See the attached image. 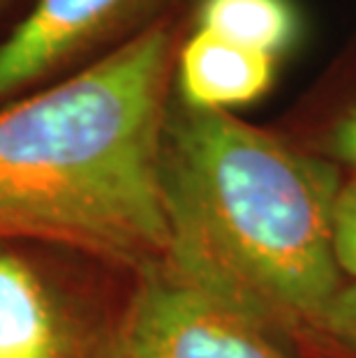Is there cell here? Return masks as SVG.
<instances>
[{"instance_id":"6da1fadb","label":"cell","mask_w":356,"mask_h":358,"mask_svg":"<svg viewBox=\"0 0 356 358\" xmlns=\"http://www.w3.org/2000/svg\"><path fill=\"white\" fill-rule=\"evenodd\" d=\"M338 171L232 113L169 111L162 148L169 278L278 338L324 333L343 289Z\"/></svg>"},{"instance_id":"7a4b0ae2","label":"cell","mask_w":356,"mask_h":358,"mask_svg":"<svg viewBox=\"0 0 356 358\" xmlns=\"http://www.w3.org/2000/svg\"><path fill=\"white\" fill-rule=\"evenodd\" d=\"M173 40L141 28L97 63L0 109V245L44 241L143 273L162 264Z\"/></svg>"},{"instance_id":"277c9868","label":"cell","mask_w":356,"mask_h":358,"mask_svg":"<svg viewBox=\"0 0 356 358\" xmlns=\"http://www.w3.org/2000/svg\"><path fill=\"white\" fill-rule=\"evenodd\" d=\"M176 0H35L0 44V102Z\"/></svg>"},{"instance_id":"9c48e42d","label":"cell","mask_w":356,"mask_h":358,"mask_svg":"<svg viewBox=\"0 0 356 358\" xmlns=\"http://www.w3.org/2000/svg\"><path fill=\"white\" fill-rule=\"evenodd\" d=\"M324 333L331 335L340 345L356 349V282L345 285L331 303Z\"/></svg>"},{"instance_id":"8992f818","label":"cell","mask_w":356,"mask_h":358,"mask_svg":"<svg viewBox=\"0 0 356 358\" xmlns=\"http://www.w3.org/2000/svg\"><path fill=\"white\" fill-rule=\"evenodd\" d=\"M273 56L241 47L208 30L197 33L178 51L176 79L183 106L229 113L259 100L276 77Z\"/></svg>"},{"instance_id":"5b68a950","label":"cell","mask_w":356,"mask_h":358,"mask_svg":"<svg viewBox=\"0 0 356 358\" xmlns=\"http://www.w3.org/2000/svg\"><path fill=\"white\" fill-rule=\"evenodd\" d=\"M0 358H83L79 331L54 287L0 245Z\"/></svg>"},{"instance_id":"ba28073f","label":"cell","mask_w":356,"mask_h":358,"mask_svg":"<svg viewBox=\"0 0 356 358\" xmlns=\"http://www.w3.org/2000/svg\"><path fill=\"white\" fill-rule=\"evenodd\" d=\"M333 245L340 273L356 280V173L343 182L333 215Z\"/></svg>"},{"instance_id":"30bf717a","label":"cell","mask_w":356,"mask_h":358,"mask_svg":"<svg viewBox=\"0 0 356 358\" xmlns=\"http://www.w3.org/2000/svg\"><path fill=\"white\" fill-rule=\"evenodd\" d=\"M333 153L338 159H343L356 173V109H352L333 129L331 136Z\"/></svg>"},{"instance_id":"52a82bcc","label":"cell","mask_w":356,"mask_h":358,"mask_svg":"<svg viewBox=\"0 0 356 358\" xmlns=\"http://www.w3.org/2000/svg\"><path fill=\"white\" fill-rule=\"evenodd\" d=\"M199 28L278 58L292 47L299 17L292 0H201Z\"/></svg>"},{"instance_id":"3957f363","label":"cell","mask_w":356,"mask_h":358,"mask_svg":"<svg viewBox=\"0 0 356 358\" xmlns=\"http://www.w3.org/2000/svg\"><path fill=\"white\" fill-rule=\"evenodd\" d=\"M109 358H294L283 338L180 285L155 266L143 273Z\"/></svg>"}]
</instances>
